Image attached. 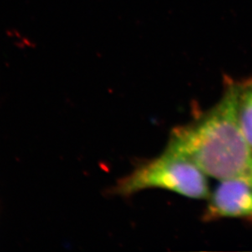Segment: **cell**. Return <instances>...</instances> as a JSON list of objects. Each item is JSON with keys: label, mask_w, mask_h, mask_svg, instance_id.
Returning <instances> with one entry per match:
<instances>
[{"label": "cell", "mask_w": 252, "mask_h": 252, "mask_svg": "<svg viewBox=\"0 0 252 252\" xmlns=\"http://www.w3.org/2000/svg\"><path fill=\"white\" fill-rule=\"evenodd\" d=\"M219 101L171 131L167 147L193 162L206 176L252 186V150L238 126L233 79L224 75Z\"/></svg>", "instance_id": "1"}, {"label": "cell", "mask_w": 252, "mask_h": 252, "mask_svg": "<svg viewBox=\"0 0 252 252\" xmlns=\"http://www.w3.org/2000/svg\"><path fill=\"white\" fill-rule=\"evenodd\" d=\"M147 189H161L192 199H207V176L190 160L166 146L161 155L141 162L113 189L117 195L130 197Z\"/></svg>", "instance_id": "2"}, {"label": "cell", "mask_w": 252, "mask_h": 252, "mask_svg": "<svg viewBox=\"0 0 252 252\" xmlns=\"http://www.w3.org/2000/svg\"><path fill=\"white\" fill-rule=\"evenodd\" d=\"M202 220L238 219L252 222V186L240 180L220 181L207 198Z\"/></svg>", "instance_id": "3"}, {"label": "cell", "mask_w": 252, "mask_h": 252, "mask_svg": "<svg viewBox=\"0 0 252 252\" xmlns=\"http://www.w3.org/2000/svg\"><path fill=\"white\" fill-rule=\"evenodd\" d=\"M238 126L252 150V78L233 79Z\"/></svg>", "instance_id": "4"}]
</instances>
